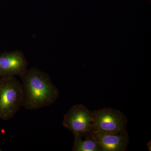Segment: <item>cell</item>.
Masks as SVG:
<instances>
[{"mask_svg":"<svg viewBox=\"0 0 151 151\" xmlns=\"http://www.w3.org/2000/svg\"><path fill=\"white\" fill-rule=\"evenodd\" d=\"M92 131L115 134L127 132V119L118 110L105 108L93 111Z\"/></svg>","mask_w":151,"mask_h":151,"instance_id":"cell-3","label":"cell"},{"mask_svg":"<svg viewBox=\"0 0 151 151\" xmlns=\"http://www.w3.org/2000/svg\"><path fill=\"white\" fill-rule=\"evenodd\" d=\"M93 112L82 105H74L65 114L63 127L73 133L74 137H83L92 132Z\"/></svg>","mask_w":151,"mask_h":151,"instance_id":"cell-4","label":"cell"},{"mask_svg":"<svg viewBox=\"0 0 151 151\" xmlns=\"http://www.w3.org/2000/svg\"><path fill=\"white\" fill-rule=\"evenodd\" d=\"M22 80V106L37 110L55 103L59 92L47 73L36 68L27 69L20 76Z\"/></svg>","mask_w":151,"mask_h":151,"instance_id":"cell-1","label":"cell"},{"mask_svg":"<svg viewBox=\"0 0 151 151\" xmlns=\"http://www.w3.org/2000/svg\"><path fill=\"white\" fill-rule=\"evenodd\" d=\"M21 82L15 76H4L0 79V119L9 120L22 106Z\"/></svg>","mask_w":151,"mask_h":151,"instance_id":"cell-2","label":"cell"},{"mask_svg":"<svg viewBox=\"0 0 151 151\" xmlns=\"http://www.w3.org/2000/svg\"><path fill=\"white\" fill-rule=\"evenodd\" d=\"M28 63L22 52L18 50L0 55V75L15 76L21 75L27 69Z\"/></svg>","mask_w":151,"mask_h":151,"instance_id":"cell-5","label":"cell"},{"mask_svg":"<svg viewBox=\"0 0 151 151\" xmlns=\"http://www.w3.org/2000/svg\"><path fill=\"white\" fill-rule=\"evenodd\" d=\"M90 132L86 134L85 140L82 139L81 137H75L72 151H101L100 146L91 137Z\"/></svg>","mask_w":151,"mask_h":151,"instance_id":"cell-7","label":"cell"},{"mask_svg":"<svg viewBox=\"0 0 151 151\" xmlns=\"http://www.w3.org/2000/svg\"><path fill=\"white\" fill-rule=\"evenodd\" d=\"M91 137L98 143L101 151H124L129 141L127 132L108 134L92 131Z\"/></svg>","mask_w":151,"mask_h":151,"instance_id":"cell-6","label":"cell"}]
</instances>
